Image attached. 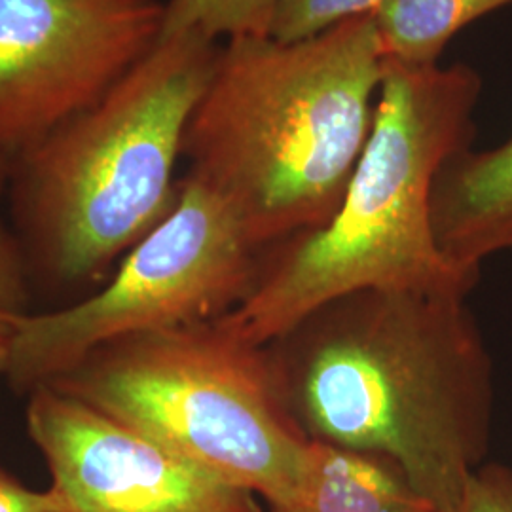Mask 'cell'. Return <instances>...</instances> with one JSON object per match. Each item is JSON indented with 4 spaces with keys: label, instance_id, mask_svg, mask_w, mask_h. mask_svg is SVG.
<instances>
[{
    "label": "cell",
    "instance_id": "cell-1",
    "mask_svg": "<svg viewBox=\"0 0 512 512\" xmlns=\"http://www.w3.org/2000/svg\"><path fill=\"white\" fill-rule=\"evenodd\" d=\"M467 296L357 289L266 344L308 439L391 459L440 512H458L492 442L494 361Z\"/></svg>",
    "mask_w": 512,
    "mask_h": 512
},
{
    "label": "cell",
    "instance_id": "cell-2",
    "mask_svg": "<svg viewBox=\"0 0 512 512\" xmlns=\"http://www.w3.org/2000/svg\"><path fill=\"white\" fill-rule=\"evenodd\" d=\"M384 76L374 14L298 42L228 40L184 131L186 175L260 251L315 232L344 202Z\"/></svg>",
    "mask_w": 512,
    "mask_h": 512
},
{
    "label": "cell",
    "instance_id": "cell-3",
    "mask_svg": "<svg viewBox=\"0 0 512 512\" xmlns=\"http://www.w3.org/2000/svg\"><path fill=\"white\" fill-rule=\"evenodd\" d=\"M475 69L385 59L374 122L344 202L327 226L268 247L255 287L219 319L268 344L330 298L368 287L473 291L478 275L442 255L433 230L435 179L475 141Z\"/></svg>",
    "mask_w": 512,
    "mask_h": 512
},
{
    "label": "cell",
    "instance_id": "cell-4",
    "mask_svg": "<svg viewBox=\"0 0 512 512\" xmlns=\"http://www.w3.org/2000/svg\"><path fill=\"white\" fill-rule=\"evenodd\" d=\"M219 50L194 33L160 38L97 105L14 158L8 200L31 283L92 289L165 219Z\"/></svg>",
    "mask_w": 512,
    "mask_h": 512
},
{
    "label": "cell",
    "instance_id": "cell-5",
    "mask_svg": "<svg viewBox=\"0 0 512 512\" xmlns=\"http://www.w3.org/2000/svg\"><path fill=\"white\" fill-rule=\"evenodd\" d=\"M50 387L262 497L293 494L310 439L279 397L266 344L220 321L112 340Z\"/></svg>",
    "mask_w": 512,
    "mask_h": 512
},
{
    "label": "cell",
    "instance_id": "cell-6",
    "mask_svg": "<svg viewBox=\"0 0 512 512\" xmlns=\"http://www.w3.org/2000/svg\"><path fill=\"white\" fill-rule=\"evenodd\" d=\"M260 255L234 209L184 175L171 211L99 291L57 310L12 315L6 378L29 395L112 340L219 321L253 291Z\"/></svg>",
    "mask_w": 512,
    "mask_h": 512
},
{
    "label": "cell",
    "instance_id": "cell-7",
    "mask_svg": "<svg viewBox=\"0 0 512 512\" xmlns=\"http://www.w3.org/2000/svg\"><path fill=\"white\" fill-rule=\"evenodd\" d=\"M162 0H0V152L92 109L156 46Z\"/></svg>",
    "mask_w": 512,
    "mask_h": 512
},
{
    "label": "cell",
    "instance_id": "cell-8",
    "mask_svg": "<svg viewBox=\"0 0 512 512\" xmlns=\"http://www.w3.org/2000/svg\"><path fill=\"white\" fill-rule=\"evenodd\" d=\"M25 420L67 512H266L253 492L50 385L29 393Z\"/></svg>",
    "mask_w": 512,
    "mask_h": 512
},
{
    "label": "cell",
    "instance_id": "cell-9",
    "mask_svg": "<svg viewBox=\"0 0 512 512\" xmlns=\"http://www.w3.org/2000/svg\"><path fill=\"white\" fill-rule=\"evenodd\" d=\"M442 255L480 274L486 258L512 253V137L488 150L465 148L442 165L431 196Z\"/></svg>",
    "mask_w": 512,
    "mask_h": 512
},
{
    "label": "cell",
    "instance_id": "cell-10",
    "mask_svg": "<svg viewBox=\"0 0 512 512\" xmlns=\"http://www.w3.org/2000/svg\"><path fill=\"white\" fill-rule=\"evenodd\" d=\"M435 511L391 459L310 440L293 494L266 512Z\"/></svg>",
    "mask_w": 512,
    "mask_h": 512
},
{
    "label": "cell",
    "instance_id": "cell-11",
    "mask_svg": "<svg viewBox=\"0 0 512 512\" xmlns=\"http://www.w3.org/2000/svg\"><path fill=\"white\" fill-rule=\"evenodd\" d=\"M509 4L512 0H387L374 19L387 61L433 67L461 29Z\"/></svg>",
    "mask_w": 512,
    "mask_h": 512
},
{
    "label": "cell",
    "instance_id": "cell-12",
    "mask_svg": "<svg viewBox=\"0 0 512 512\" xmlns=\"http://www.w3.org/2000/svg\"><path fill=\"white\" fill-rule=\"evenodd\" d=\"M281 0H165L160 38L194 33L220 38L272 37L275 12Z\"/></svg>",
    "mask_w": 512,
    "mask_h": 512
},
{
    "label": "cell",
    "instance_id": "cell-13",
    "mask_svg": "<svg viewBox=\"0 0 512 512\" xmlns=\"http://www.w3.org/2000/svg\"><path fill=\"white\" fill-rule=\"evenodd\" d=\"M387 0H281L275 12L272 38L298 42L315 37L330 27L374 14Z\"/></svg>",
    "mask_w": 512,
    "mask_h": 512
},
{
    "label": "cell",
    "instance_id": "cell-14",
    "mask_svg": "<svg viewBox=\"0 0 512 512\" xmlns=\"http://www.w3.org/2000/svg\"><path fill=\"white\" fill-rule=\"evenodd\" d=\"M14 158L0 152V203L8 196ZM31 300V275L21 241L0 217V310L27 313Z\"/></svg>",
    "mask_w": 512,
    "mask_h": 512
},
{
    "label": "cell",
    "instance_id": "cell-15",
    "mask_svg": "<svg viewBox=\"0 0 512 512\" xmlns=\"http://www.w3.org/2000/svg\"><path fill=\"white\" fill-rule=\"evenodd\" d=\"M458 512H512V469L484 463L467 482Z\"/></svg>",
    "mask_w": 512,
    "mask_h": 512
},
{
    "label": "cell",
    "instance_id": "cell-16",
    "mask_svg": "<svg viewBox=\"0 0 512 512\" xmlns=\"http://www.w3.org/2000/svg\"><path fill=\"white\" fill-rule=\"evenodd\" d=\"M0 512H67V505L52 486L33 490L0 467Z\"/></svg>",
    "mask_w": 512,
    "mask_h": 512
},
{
    "label": "cell",
    "instance_id": "cell-17",
    "mask_svg": "<svg viewBox=\"0 0 512 512\" xmlns=\"http://www.w3.org/2000/svg\"><path fill=\"white\" fill-rule=\"evenodd\" d=\"M12 315L8 311L0 310V374H6V368L10 363V351H12Z\"/></svg>",
    "mask_w": 512,
    "mask_h": 512
},
{
    "label": "cell",
    "instance_id": "cell-18",
    "mask_svg": "<svg viewBox=\"0 0 512 512\" xmlns=\"http://www.w3.org/2000/svg\"><path fill=\"white\" fill-rule=\"evenodd\" d=\"M435 512H439V511H435Z\"/></svg>",
    "mask_w": 512,
    "mask_h": 512
}]
</instances>
